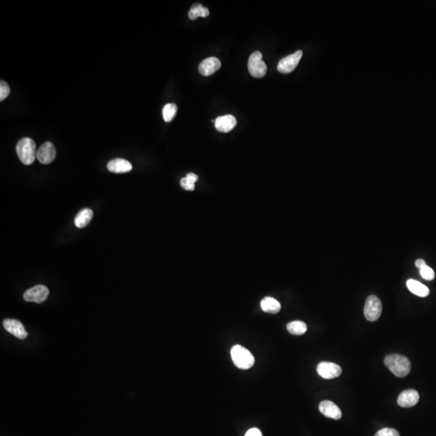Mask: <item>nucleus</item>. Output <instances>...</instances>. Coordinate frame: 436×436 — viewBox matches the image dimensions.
I'll use <instances>...</instances> for the list:
<instances>
[{"instance_id":"f257e3e1","label":"nucleus","mask_w":436,"mask_h":436,"mask_svg":"<svg viewBox=\"0 0 436 436\" xmlns=\"http://www.w3.org/2000/svg\"><path fill=\"white\" fill-rule=\"evenodd\" d=\"M384 364L397 377H405L411 370L409 359L398 354L387 355L384 358Z\"/></svg>"},{"instance_id":"f03ea898","label":"nucleus","mask_w":436,"mask_h":436,"mask_svg":"<svg viewBox=\"0 0 436 436\" xmlns=\"http://www.w3.org/2000/svg\"><path fill=\"white\" fill-rule=\"evenodd\" d=\"M17 155L21 163L25 165H31L37 158V146L35 142L30 138H22L17 143Z\"/></svg>"},{"instance_id":"7ed1b4c3","label":"nucleus","mask_w":436,"mask_h":436,"mask_svg":"<svg viewBox=\"0 0 436 436\" xmlns=\"http://www.w3.org/2000/svg\"><path fill=\"white\" fill-rule=\"evenodd\" d=\"M230 355L234 365L240 369H249L255 363V358L251 351L241 345L233 346L230 351Z\"/></svg>"},{"instance_id":"20e7f679","label":"nucleus","mask_w":436,"mask_h":436,"mask_svg":"<svg viewBox=\"0 0 436 436\" xmlns=\"http://www.w3.org/2000/svg\"><path fill=\"white\" fill-rule=\"evenodd\" d=\"M363 313L367 321H375L379 319L382 313V304L380 299L375 295L367 296Z\"/></svg>"},{"instance_id":"39448f33","label":"nucleus","mask_w":436,"mask_h":436,"mask_svg":"<svg viewBox=\"0 0 436 436\" xmlns=\"http://www.w3.org/2000/svg\"><path fill=\"white\" fill-rule=\"evenodd\" d=\"M262 54L259 51H256L249 58L248 71L253 77L262 78L265 76L267 73V65L262 60Z\"/></svg>"},{"instance_id":"423d86ee","label":"nucleus","mask_w":436,"mask_h":436,"mask_svg":"<svg viewBox=\"0 0 436 436\" xmlns=\"http://www.w3.org/2000/svg\"><path fill=\"white\" fill-rule=\"evenodd\" d=\"M50 294V290L45 285L34 286V288L28 289L25 294L24 299L28 302H36L38 304L44 302Z\"/></svg>"},{"instance_id":"0eeeda50","label":"nucleus","mask_w":436,"mask_h":436,"mask_svg":"<svg viewBox=\"0 0 436 436\" xmlns=\"http://www.w3.org/2000/svg\"><path fill=\"white\" fill-rule=\"evenodd\" d=\"M302 55V51H298L281 59L277 66L278 71L282 74L291 73L292 71H294L296 66L298 65Z\"/></svg>"},{"instance_id":"6e6552de","label":"nucleus","mask_w":436,"mask_h":436,"mask_svg":"<svg viewBox=\"0 0 436 436\" xmlns=\"http://www.w3.org/2000/svg\"><path fill=\"white\" fill-rule=\"evenodd\" d=\"M317 371L321 377L330 380L338 377L342 374L340 366L330 362H321L317 367Z\"/></svg>"},{"instance_id":"1a4fd4ad","label":"nucleus","mask_w":436,"mask_h":436,"mask_svg":"<svg viewBox=\"0 0 436 436\" xmlns=\"http://www.w3.org/2000/svg\"><path fill=\"white\" fill-rule=\"evenodd\" d=\"M56 157V149L51 142H45L42 145L37 153V159L42 164H49L55 160Z\"/></svg>"},{"instance_id":"9d476101","label":"nucleus","mask_w":436,"mask_h":436,"mask_svg":"<svg viewBox=\"0 0 436 436\" xmlns=\"http://www.w3.org/2000/svg\"><path fill=\"white\" fill-rule=\"evenodd\" d=\"M4 326L5 330L10 334L16 336L20 339H25L28 336L27 331L23 324L21 321L16 319H5L4 321Z\"/></svg>"},{"instance_id":"9b49d317","label":"nucleus","mask_w":436,"mask_h":436,"mask_svg":"<svg viewBox=\"0 0 436 436\" xmlns=\"http://www.w3.org/2000/svg\"><path fill=\"white\" fill-rule=\"evenodd\" d=\"M419 401V394L414 389L403 391L397 398V404L403 408L413 407Z\"/></svg>"},{"instance_id":"f8f14e48","label":"nucleus","mask_w":436,"mask_h":436,"mask_svg":"<svg viewBox=\"0 0 436 436\" xmlns=\"http://www.w3.org/2000/svg\"><path fill=\"white\" fill-rule=\"evenodd\" d=\"M221 67V62L215 57L205 59L199 66V71L204 76H210Z\"/></svg>"},{"instance_id":"ddd939ff","label":"nucleus","mask_w":436,"mask_h":436,"mask_svg":"<svg viewBox=\"0 0 436 436\" xmlns=\"http://www.w3.org/2000/svg\"><path fill=\"white\" fill-rule=\"evenodd\" d=\"M319 410L326 417L338 420L342 417V411L333 401H323L320 403Z\"/></svg>"},{"instance_id":"4468645a","label":"nucleus","mask_w":436,"mask_h":436,"mask_svg":"<svg viewBox=\"0 0 436 436\" xmlns=\"http://www.w3.org/2000/svg\"><path fill=\"white\" fill-rule=\"evenodd\" d=\"M108 169L113 173H127L133 169V166L129 161L123 159H115L108 163Z\"/></svg>"},{"instance_id":"2eb2a0df","label":"nucleus","mask_w":436,"mask_h":436,"mask_svg":"<svg viewBox=\"0 0 436 436\" xmlns=\"http://www.w3.org/2000/svg\"><path fill=\"white\" fill-rule=\"evenodd\" d=\"M237 125V120L232 115H226L217 117L215 120V127L221 133L231 131Z\"/></svg>"},{"instance_id":"dca6fc26","label":"nucleus","mask_w":436,"mask_h":436,"mask_svg":"<svg viewBox=\"0 0 436 436\" xmlns=\"http://www.w3.org/2000/svg\"><path fill=\"white\" fill-rule=\"evenodd\" d=\"M406 286L412 293L420 297H426L430 293L429 288L426 285L414 280H407Z\"/></svg>"},{"instance_id":"f3484780","label":"nucleus","mask_w":436,"mask_h":436,"mask_svg":"<svg viewBox=\"0 0 436 436\" xmlns=\"http://www.w3.org/2000/svg\"><path fill=\"white\" fill-rule=\"evenodd\" d=\"M260 305L261 308L264 312L271 313V314H276V313H279L281 309L280 303L276 299L270 297V296L263 299L261 301Z\"/></svg>"},{"instance_id":"a211bd4d","label":"nucleus","mask_w":436,"mask_h":436,"mask_svg":"<svg viewBox=\"0 0 436 436\" xmlns=\"http://www.w3.org/2000/svg\"><path fill=\"white\" fill-rule=\"evenodd\" d=\"M93 217V212L90 209H84L78 213L75 219V225L78 228H84L90 223Z\"/></svg>"},{"instance_id":"6ab92c4d","label":"nucleus","mask_w":436,"mask_h":436,"mask_svg":"<svg viewBox=\"0 0 436 436\" xmlns=\"http://www.w3.org/2000/svg\"><path fill=\"white\" fill-rule=\"evenodd\" d=\"M209 15V9L203 7L201 4H195V5H192L189 13H188L189 19L192 20V21L197 19L200 17L205 18Z\"/></svg>"},{"instance_id":"aec40b11","label":"nucleus","mask_w":436,"mask_h":436,"mask_svg":"<svg viewBox=\"0 0 436 436\" xmlns=\"http://www.w3.org/2000/svg\"><path fill=\"white\" fill-rule=\"evenodd\" d=\"M287 330L293 335H302L306 332V324L301 321H292L287 325Z\"/></svg>"},{"instance_id":"412c9836","label":"nucleus","mask_w":436,"mask_h":436,"mask_svg":"<svg viewBox=\"0 0 436 436\" xmlns=\"http://www.w3.org/2000/svg\"><path fill=\"white\" fill-rule=\"evenodd\" d=\"M198 176L194 173H188L186 177L180 180L182 188L187 191H193L195 189V183L198 180Z\"/></svg>"},{"instance_id":"4be33fe9","label":"nucleus","mask_w":436,"mask_h":436,"mask_svg":"<svg viewBox=\"0 0 436 436\" xmlns=\"http://www.w3.org/2000/svg\"><path fill=\"white\" fill-rule=\"evenodd\" d=\"M177 106L175 104H168L163 109V119L166 122H170L173 120L177 113Z\"/></svg>"},{"instance_id":"5701e85b","label":"nucleus","mask_w":436,"mask_h":436,"mask_svg":"<svg viewBox=\"0 0 436 436\" xmlns=\"http://www.w3.org/2000/svg\"><path fill=\"white\" fill-rule=\"evenodd\" d=\"M419 272L421 277L425 280H433L434 279V271H433L431 267H429L426 264L419 268Z\"/></svg>"},{"instance_id":"b1692460","label":"nucleus","mask_w":436,"mask_h":436,"mask_svg":"<svg viewBox=\"0 0 436 436\" xmlns=\"http://www.w3.org/2000/svg\"><path fill=\"white\" fill-rule=\"evenodd\" d=\"M11 90L9 84L5 81L0 83V101H5L10 94Z\"/></svg>"},{"instance_id":"393cba45","label":"nucleus","mask_w":436,"mask_h":436,"mask_svg":"<svg viewBox=\"0 0 436 436\" xmlns=\"http://www.w3.org/2000/svg\"><path fill=\"white\" fill-rule=\"evenodd\" d=\"M375 436H400L399 432L392 428H383Z\"/></svg>"},{"instance_id":"a878e982","label":"nucleus","mask_w":436,"mask_h":436,"mask_svg":"<svg viewBox=\"0 0 436 436\" xmlns=\"http://www.w3.org/2000/svg\"><path fill=\"white\" fill-rule=\"evenodd\" d=\"M245 436H263V434L258 428H251L246 432Z\"/></svg>"},{"instance_id":"bb28decb","label":"nucleus","mask_w":436,"mask_h":436,"mask_svg":"<svg viewBox=\"0 0 436 436\" xmlns=\"http://www.w3.org/2000/svg\"><path fill=\"white\" fill-rule=\"evenodd\" d=\"M425 264H426V262L423 260V259H417V260H416L415 266L417 267V268H418V269H419V268H421L422 266L425 265Z\"/></svg>"}]
</instances>
